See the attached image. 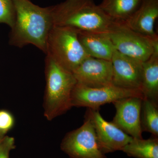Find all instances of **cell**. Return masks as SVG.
<instances>
[{
	"instance_id": "44dd1931",
	"label": "cell",
	"mask_w": 158,
	"mask_h": 158,
	"mask_svg": "<svg viewBox=\"0 0 158 158\" xmlns=\"http://www.w3.org/2000/svg\"><path fill=\"white\" fill-rule=\"evenodd\" d=\"M5 136H6V134H4L2 132L0 131V143H1L3 139H4V138H5Z\"/></svg>"
},
{
	"instance_id": "9a60e30c",
	"label": "cell",
	"mask_w": 158,
	"mask_h": 158,
	"mask_svg": "<svg viewBox=\"0 0 158 158\" xmlns=\"http://www.w3.org/2000/svg\"><path fill=\"white\" fill-rule=\"evenodd\" d=\"M142 0H102L98 5L113 21L125 23L138 9Z\"/></svg>"
},
{
	"instance_id": "3957f363",
	"label": "cell",
	"mask_w": 158,
	"mask_h": 158,
	"mask_svg": "<svg viewBox=\"0 0 158 158\" xmlns=\"http://www.w3.org/2000/svg\"><path fill=\"white\" fill-rule=\"evenodd\" d=\"M44 116L49 121L64 114L72 107L71 95L77 81L72 73L47 56Z\"/></svg>"
},
{
	"instance_id": "ba28073f",
	"label": "cell",
	"mask_w": 158,
	"mask_h": 158,
	"mask_svg": "<svg viewBox=\"0 0 158 158\" xmlns=\"http://www.w3.org/2000/svg\"><path fill=\"white\" fill-rule=\"evenodd\" d=\"M85 116L88 117L95 130L99 146L104 154L121 151L133 139L112 122L103 118L99 110L88 109Z\"/></svg>"
},
{
	"instance_id": "2e32d148",
	"label": "cell",
	"mask_w": 158,
	"mask_h": 158,
	"mask_svg": "<svg viewBox=\"0 0 158 158\" xmlns=\"http://www.w3.org/2000/svg\"><path fill=\"white\" fill-rule=\"evenodd\" d=\"M121 151L135 158H158V138L154 137L148 139L133 138Z\"/></svg>"
},
{
	"instance_id": "e0dca14e",
	"label": "cell",
	"mask_w": 158,
	"mask_h": 158,
	"mask_svg": "<svg viewBox=\"0 0 158 158\" xmlns=\"http://www.w3.org/2000/svg\"><path fill=\"white\" fill-rule=\"evenodd\" d=\"M158 105L147 98L142 99L141 124L142 131L148 132L158 137Z\"/></svg>"
},
{
	"instance_id": "ac0fdd59",
	"label": "cell",
	"mask_w": 158,
	"mask_h": 158,
	"mask_svg": "<svg viewBox=\"0 0 158 158\" xmlns=\"http://www.w3.org/2000/svg\"><path fill=\"white\" fill-rule=\"evenodd\" d=\"M15 17L13 0H0V23L6 24L12 28Z\"/></svg>"
},
{
	"instance_id": "277c9868",
	"label": "cell",
	"mask_w": 158,
	"mask_h": 158,
	"mask_svg": "<svg viewBox=\"0 0 158 158\" xmlns=\"http://www.w3.org/2000/svg\"><path fill=\"white\" fill-rule=\"evenodd\" d=\"M45 53L72 73L89 56L79 40L77 31L54 25L47 40Z\"/></svg>"
},
{
	"instance_id": "4fadbf2b",
	"label": "cell",
	"mask_w": 158,
	"mask_h": 158,
	"mask_svg": "<svg viewBox=\"0 0 158 158\" xmlns=\"http://www.w3.org/2000/svg\"><path fill=\"white\" fill-rule=\"evenodd\" d=\"M77 32L79 40L89 56L111 61L116 49L108 33Z\"/></svg>"
},
{
	"instance_id": "8fae6325",
	"label": "cell",
	"mask_w": 158,
	"mask_h": 158,
	"mask_svg": "<svg viewBox=\"0 0 158 158\" xmlns=\"http://www.w3.org/2000/svg\"><path fill=\"white\" fill-rule=\"evenodd\" d=\"M113 84L118 87L141 90L142 62L115 51L111 60Z\"/></svg>"
},
{
	"instance_id": "5bb4252c",
	"label": "cell",
	"mask_w": 158,
	"mask_h": 158,
	"mask_svg": "<svg viewBox=\"0 0 158 158\" xmlns=\"http://www.w3.org/2000/svg\"><path fill=\"white\" fill-rule=\"evenodd\" d=\"M141 91L144 98L158 105V48L142 62Z\"/></svg>"
},
{
	"instance_id": "5b68a950",
	"label": "cell",
	"mask_w": 158,
	"mask_h": 158,
	"mask_svg": "<svg viewBox=\"0 0 158 158\" xmlns=\"http://www.w3.org/2000/svg\"><path fill=\"white\" fill-rule=\"evenodd\" d=\"M116 50L144 62L158 48V38L153 39L138 34L124 23L115 22L108 32Z\"/></svg>"
},
{
	"instance_id": "d6986e66",
	"label": "cell",
	"mask_w": 158,
	"mask_h": 158,
	"mask_svg": "<svg viewBox=\"0 0 158 158\" xmlns=\"http://www.w3.org/2000/svg\"><path fill=\"white\" fill-rule=\"evenodd\" d=\"M15 125L14 116L9 111L0 110V131L6 134Z\"/></svg>"
},
{
	"instance_id": "52a82bcc",
	"label": "cell",
	"mask_w": 158,
	"mask_h": 158,
	"mask_svg": "<svg viewBox=\"0 0 158 158\" xmlns=\"http://www.w3.org/2000/svg\"><path fill=\"white\" fill-rule=\"evenodd\" d=\"M60 148L71 158H107L99 146L93 124L86 116L81 127L65 135Z\"/></svg>"
},
{
	"instance_id": "8992f818",
	"label": "cell",
	"mask_w": 158,
	"mask_h": 158,
	"mask_svg": "<svg viewBox=\"0 0 158 158\" xmlns=\"http://www.w3.org/2000/svg\"><path fill=\"white\" fill-rule=\"evenodd\" d=\"M131 97L144 98L141 90L137 89L122 88L113 84L91 88L77 83L72 93L71 105L72 107L99 110L103 105Z\"/></svg>"
},
{
	"instance_id": "7c38bea8",
	"label": "cell",
	"mask_w": 158,
	"mask_h": 158,
	"mask_svg": "<svg viewBox=\"0 0 158 158\" xmlns=\"http://www.w3.org/2000/svg\"><path fill=\"white\" fill-rule=\"evenodd\" d=\"M158 17V0H142L138 9L124 23L138 34L155 39L158 38L154 31Z\"/></svg>"
},
{
	"instance_id": "30bf717a",
	"label": "cell",
	"mask_w": 158,
	"mask_h": 158,
	"mask_svg": "<svg viewBox=\"0 0 158 158\" xmlns=\"http://www.w3.org/2000/svg\"><path fill=\"white\" fill-rule=\"evenodd\" d=\"M72 73L77 83L87 87L96 88L113 84V65L109 60L88 57Z\"/></svg>"
},
{
	"instance_id": "7a4b0ae2",
	"label": "cell",
	"mask_w": 158,
	"mask_h": 158,
	"mask_svg": "<svg viewBox=\"0 0 158 158\" xmlns=\"http://www.w3.org/2000/svg\"><path fill=\"white\" fill-rule=\"evenodd\" d=\"M54 26L78 31L108 33L115 22L93 0H65L52 8Z\"/></svg>"
},
{
	"instance_id": "ffe728a7",
	"label": "cell",
	"mask_w": 158,
	"mask_h": 158,
	"mask_svg": "<svg viewBox=\"0 0 158 158\" xmlns=\"http://www.w3.org/2000/svg\"><path fill=\"white\" fill-rule=\"evenodd\" d=\"M15 148L13 137L6 136L0 143V158H9L10 152Z\"/></svg>"
},
{
	"instance_id": "6da1fadb",
	"label": "cell",
	"mask_w": 158,
	"mask_h": 158,
	"mask_svg": "<svg viewBox=\"0 0 158 158\" xmlns=\"http://www.w3.org/2000/svg\"><path fill=\"white\" fill-rule=\"evenodd\" d=\"M13 2L15 17L11 28V44L21 47L33 44L45 53L47 40L54 26L52 8H41L30 0Z\"/></svg>"
},
{
	"instance_id": "9c48e42d",
	"label": "cell",
	"mask_w": 158,
	"mask_h": 158,
	"mask_svg": "<svg viewBox=\"0 0 158 158\" xmlns=\"http://www.w3.org/2000/svg\"><path fill=\"white\" fill-rule=\"evenodd\" d=\"M143 98L131 97L113 102L116 113L112 122L132 138L142 139L141 103Z\"/></svg>"
}]
</instances>
